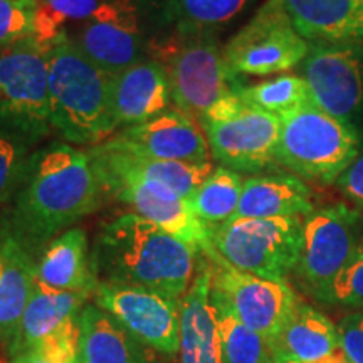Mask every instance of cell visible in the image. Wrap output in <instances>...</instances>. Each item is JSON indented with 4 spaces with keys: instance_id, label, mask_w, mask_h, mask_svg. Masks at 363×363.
<instances>
[{
    "instance_id": "cell-19",
    "label": "cell",
    "mask_w": 363,
    "mask_h": 363,
    "mask_svg": "<svg viewBox=\"0 0 363 363\" xmlns=\"http://www.w3.org/2000/svg\"><path fill=\"white\" fill-rule=\"evenodd\" d=\"M174 108L167 69L143 59L111 76V116L115 130H123L160 116Z\"/></svg>"
},
{
    "instance_id": "cell-15",
    "label": "cell",
    "mask_w": 363,
    "mask_h": 363,
    "mask_svg": "<svg viewBox=\"0 0 363 363\" xmlns=\"http://www.w3.org/2000/svg\"><path fill=\"white\" fill-rule=\"evenodd\" d=\"M94 305L115 318L140 343L167 357L180 350L182 299L136 286L98 283Z\"/></svg>"
},
{
    "instance_id": "cell-18",
    "label": "cell",
    "mask_w": 363,
    "mask_h": 363,
    "mask_svg": "<svg viewBox=\"0 0 363 363\" xmlns=\"http://www.w3.org/2000/svg\"><path fill=\"white\" fill-rule=\"evenodd\" d=\"M39 254L27 244L9 214L0 216V343L12 347L21 318L38 281Z\"/></svg>"
},
{
    "instance_id": "cell-27",
    "label": "cell",
    "mask_w": 363,
    "mask_h": 363,
    "mask_svg": "<svg viewBox=\"0 0 363 363\" xmlns=\"http://www.w3.org/2000/svg\"><path fill=\"white\" fill-rule=\"evenodd\" d=\"M252 0H169L167 21L180 34H214L246 11Z\"/></svg>"
},
{
    "instance_id": "cell-9",
    "label": "cell",
    "mask_w": 363,
    "mask_h": 363,
    "mask_svg": "<svg viewBox=\"0 0 363 363\" xmlns=\"http://www.w3.org/2000/svg\"><path fill=\"white\" fill-rule=\"evenodd\" d=\"M310 43L294 29L281 0H266L233 39L224 45V57L234 72L271 76L299 66Z\"/></svg>"
},
{
    "instance_id": "cell-7",
    "label": "cell",
    "mask_w": 363,
    "mask_h": 363,
    "mask_svg": "<svg viewBox=\"0 0 363 363\" xmlns=\"http://www.w3.org/2000/svg\"><path fill=\"white\" fill-rule=\"evenodd\" d=\"M208 230L217 256L235 269L276 281H286L296 269L303 246V217H233Z\"/></svg>"
},
{
    "instance_id": "cell-23",
    "label": "cell",
    "mask_w": 363,
    "mask_h": 363,
    "mask_svg": "<svg viewBox=\"0 0 363 363\" xmlns=\"http://www.w3.org/2000/svg\"><path fill=\"white\" fill-rule=\"evenodd\" d=\"M308 43L363 44V0H281Z\"/></svg>"
},
{
    "instance_id": "cell-32",
    "label": "cell",
    "mask_w": 363,
    "mask_h": 363,
    "mask_svg": "<svg viewBox=\"0 0 363 363\" xmlns=\"http://www.w3.org/2000/svg\"><path fill=\"white\" fill-rule=\"evenodd\" d=\"M38 0H0V51L30 39Z\"/></svg>"
},
{
    "instance_id": "cell-12",
    "label": "cell",
    "mask_w": 363,
    "mask_h": 363,
    "mask_svg": "<svg viewBox=\"0 0 363 363\" xmlns=\"http://www.w3.org/2000/svg\"><path fill=\"white\" fill-rule=\"evenodd\" d=\"M212 272V294L238 320L271 342L291 318L299 298L286 281L261 278L227 264L216 251L207 254Z\"/></svg>"
},
{
    "instance_id": "cell-28",
    "label": "cell",
    "mask_w": 363,
    "mask_h": 363,
    "mask_svg": "<svg viewBox=\"0 0 363 363\" xmlns=\"http://www.w3.org/2000/svg\"><path fill=\"white\" fill-rule=\"evenodd\" d=\"M242 185L244 177L238 172L216 167L189 201L194 214L208 227L230 220L238 212Z\"/></svg>"
},
{
    "instance_id": "cell-34",
    "label": "cell",
    "mask_w": 363,
    "mask_h": 363,
    "mask_svg": "<svg viewBox=\"0 0 363 363\" xmlns=\"http://www.w3.org/2000/svg\"><path fill=\"white\" fill-rule=\"evenodd\" d=\"M337 330L340 350L348 363H363V310L345 316Z\"/></svg>"
},
{
    "instance_id": "cell-21",
    "label": "cell",
    "mask_w": 363,
    "mask_h": 363,
    "mask_svg": "<svg viewBox=\"0 0 363 363\" xmlns=\"http://www.w3.org/2000/svg\"><path fill=\"white\" fill-rule=\"evenodd\" d=\"M86 152H88L93 165L98 169L118 172V174L133 177V179L162 185L185 201H190L194 197L202 182L214 170L212 162L189 163L155 160V158H147L123 152V150L111 148L106 143L89 147Z\"/></svg>"
},
{
    "instance_id": "cell-36",
    "label": "cell",
    "mask_w": 363,
    "mask_h": 363,
    "mask_svg": "<svg viewBox=\"0 0 363 363\" xmlns=\"http://www.w3.org/2000/svg\"><path fill=\"white\" fill-rule=\"evenodd\" d=\"M45 7H49L67 22L88 21L104 0H39Z\"/></svg>"
},
{
    "instance_id": "cell-33",
    "label": "cell",
    "mask_w": 363,
    "mask_h": 363,
    "mask_svg": "<svg viewBox=\"0 0 363 363\" xmlns=\"http://www.w3.org/2000/svg\"><path fill=\"white\" fill-rule=\"evenodd\" d=\"M30 145L0 133V206L12 202L30 157Z\"/></svg>"
},
{
    "instance_id": "cell-22",
    "label": "cell",
    "mask_w": 363,
    "mask_h": 363,
    "mask_svg": "<svg viewBox=\"0 0 363 363\" xmlns=\"http://www.w3.org/2000/svg\"><path fill=\"white\" fill-rule=\"evenodd\" d=\"M315 208L313 190L305 180L288 172H272L244 179L242 194L234 217H306Z\"/></svg>"
},
{
    "instance_id": "cell-30",
    "label": "cell",
    "mask_w": 363,
    "mask_h": 363,
    "mask_svg": "<svg viewBox=\"0 0 363 363\" xmlns=\"http://www.w3.org/2000/svg\"><path fill=\"white\" fill-rule=\"evenodd\" d=\"M240 98L247 104L278 116L311 101L306 81L298 74H279L261 83L246 84L240 91Z\"/></svg>"
},
{
    "instance_id": "cell-39",
    "label": "cell",
    "mask_w": 363,
    "mask_h": 363,
    "mask_svg": "<svg viewBox=\"0 0 363 363\" xmlns=\"http://www.w3.org/2000/svg\"><path fill=\"white\" fill-rule=\"evenodd\" d=\"M267 363H286V362H281V360H278V358L271 357V360H269V362H267Z\"/></svg>"
},
{
    "instance_id": "cell-2",
    "label": "cell",
    "mask_w": 363,
    "mask_h": 363,
    "mask_svg": "<svg viewBox=\"0 0 363 363\" xmlns=\"http://www.w3.org/2000/svg\"><path fill=\"white\" fill-rule=\"evenodd\" d=\"M202 256L142 216L128 212L99 227L91 262L98 283L136 286L182 299Z\"/></svg>"
},
{
    "instance_id": "cell-37",
    "label": "cell",
    "mask_w": 363,
    "mask_h": 363,
    "mask_svg": "<svg viewBox=\"0 0 363 363\" xmlns=\"http://www.w3.org/2000/svg\"><path fill=\"white\" fill-rule=\"evenodd\" d=\"M11 363H59V362L49 360V358L39 355V353L35 352H24V353H19V355L12 357Z\"/></svg>"
},
{
    "instance_id": "cell-31",
    "label": "cell",
    "mask_w": 363,
    "mask_h": 363,
    "mask_svg": "<svg viewBox=\"0 0 363 363\" xmlns=\"http://www.w3.org/2000/svg\"><path fill=\"white\" fill-rule=\"evenodd\" d=\"M315 298L326 305L363 308V240L337 278Z\"/></svg>"
},
{
    "instance_id": "cell-10",
    "label": "cell",
    "mask_w": 363,
    "mask_h": 363,
    "mask_svg": "<svg viewBox=\"0 0 363 363\" xmlns=\"http://www.w3.org/2000/svg\"><path fill=\"white\" fill-rule=\"evenodd\" d=\"M362 214L347 203L318 207L303 217V246L294 272L318 296L347 266L362 242Z\"/></svg>"
},
{
    "instance_id": "cell-25",
    "label": "cell",
    "mask_w": 363,
    "mask_h": 363,
    "mask_svg": "<svg viewBox=\"0 0 363 363\" xmlns=\"http://www.w3.org/2000/svg\"><path fill=\"white\" fill-rule=\"evenodd\" d=\"M38 283L93 296L98 279L91 262L88 235L81 227L65 230L43 249L38 259Z\"/></svg>"
},
{
    "instance_id": "cell-40",
    "label": "cell",
    "mask_w": 363,
    "mask_h": 363,
    "mask_svg": "<svg viewBox=\"0 0 363 363\" xmlns=\"http://www.w3.org/2000/svg\"><path fill=\"white\" fill-rule=\"evenodd\" d=\"M362 240H363V238H362Z\"/></svg>"
},
{
    "instance_id": "cell-24",
    "label": "cell",
    "mask_w": 363,
    "mask_h": 363,
    "mask_svg": "<svg viewBox=\"0 0 363 363\" xmlns=\"http://www.w3.org/2000/svg\"><path fill=\"white\" fill-rule=\"evenodd\" d=\"M269 348L281 362L320 363L340 350L337 325L316 308L299 301Z\"/></svg>"
},
{
    "instance_id": "cell-5",
    "label": "cell",
    "mask_w": 363,
    "mask_h": 363,
    "mask_svg": "<svg viewBox=\"0 0 363 363\" xmlns=\"http://www.w3.org/2000/svg\"><path fill=\"white\" fill-rule=\"evenodd\" d=\"M278 163L301 180L331 185L362 153L360 128L308 101L281 115Z\"/></svg>"
},
{
    "instance_id": "cell-20",
    "label": "cell",
    "mask_w": 363,
    "mask_h": 363,
    "mask_svg": "<svg viewBox=\"0 0 363 363\" xmlns=\"http://www.w3.org/2000/svg\"><path fill=\"white\" fill-rule=\"evenodd\" d=\"M211 289V264L203 256L201 269L182 298L180 363H224Z\"/></svg>"
},
{
    "instance_id": "cell-8",
    "label": "cell",
    "mask_w": 363,
    "mask_h": 363,
    "mask_svg": "<svg viewBox=\"0 0 363 363\" xmlns=\"http://www.w3.org/2000/svg\"><path fill=\"white\" fill-rule=\"evenodd\" d=\"M52 130L49 52L30 39L0 51V133L33 145Z\"/></svg>"
},
{
    "instance_id": "cell-14",
    "label": "cell",
    "mask_w": 363,
    "mask_h": 363,
    "mask_svg": "<svg viewBox=\"0 0 363 363\" xmlns=\"http://www.w3.org/2000/svg\"><path fill=\"white\" fill-rule=\"evenodd\" d=\"M145 0H104L81 24L72 43L108 74L147 59L150 35L143 21Z\"/></svg>"
},
{
    "instance_id": "cell-11",
    "label": "cell",
    "mask_w": 363,
    "mask_h": 363,
    "mask_svg": "<svg viewBox=\"0 0 363 363\" xmlns=\"http://www.w3.org/2000/svg\"><path fill=\"white\" fill-rule=\"evenodd\" d=\"M89 296V293L62 291L35 281L9 353L16 357L35 352L59 363H78L79 316Z\"/></svg>"
},
{
    "instance_id": "cell-3",
    "label": "cell",
    "mask_w": 363,
    "mask_h": 363,
    "mask_svg": "<svg viewBox=\"0 0 363 363\" xmlns=\"http://www.w3.org/2000/svg\"><path fill=\"white\" fill-rule=\"evenodd\" d=\"M52 128L69 143L96 147L116 133L111 116V74L89 61L72 39L49 52Z\"/></svg>"
},
{
    "instance_id": "cell-6",
    "label": "cell",
    "mask_w": 363,
    "mask_h": 363,
    "mask_svg": "<svg viewBox=\"0 0 363 363\" xmlns=\"http://www.w3.org/2000/svg\"><path fill=\"white\" fill-rule=\"evenodd\" d=\"M208 150L220 167L238 174L283 172L278 163L281 118L247 104L240 94L212 108L201 120Z\"/></svg>"
},
{
    "instance_id": "cell-4",
    "label": "cell",
    "mask_w": 363,
    "mask_h": 363,
    "mask_svg": "<svg viewBox=\"0 0 363 363\" xmlns=\"http://www.w3.org/2000/svg\"><path fill=\"white\" fill-rule=\"evenodd\" d=\"M147 57L167 69L174 106L201 123L212 108L240 94L246 86L233 71L214 34H155L148 43Z\"/></svg>"
},
{
    "instance_id": "cell-16",
    "label": "cell",
    "mask_w": 363,
    "mask_h": 363,
    "mask_svg": "<svg viewBox=\"0 0 363 363\" xmlns=\"http://www.w3.org/2000/svg\"><path fill=\"white\" fill-rule=\"evenodd\" d=\"M94 170L106 195L130 206L135 214L142 216L143 219L158 225L182 242L197 249L203 256L214 251L208 225L194 214L189 201L162 185L98 167H94Z\"/></svg>"
},
{
    "instance_id": "cell-13",
    "label": "cell",
    "mask_w": 363,
    "mask_h": 363,
    "mask_svg": "<svg viewBox=\"0 0 363 363\" xmlns=\"http://www.w3.org/2000/svg\"><path fill=\"white\" fill-rule=\"evenodd\" d=\"M313 104L360 128L363 118V44L310 43L301 62Z\"/></svg>"
},
{
    "instance_id": "cell-35",
    "label": "cell",
    "mask_w": 363,
    "mask_h": 363,
    "mask_svg": "<svg viewBox=\"0 0 363 363\" xmlns=\"http://www.w3.org/2000/svg\"><path fill=\"white\" fill-rule=\"evenodd\" d=\"M337 189L357 211H363V153L335 182Z\"/></svg>"
},
{
    "instance_id": "cell-17",
    "label": "cell",
    "mask_w": 363,
    "mask_h": 363,
    "mask_svg": "<svg viewBox=\"0 0 363 363\" xmlns=\"http://www.w3.org/2000/svg\"><path fill=\"white\" fill-rule=\"evenodd\" d=\"M103 143L155 160L211 162V150L201 125L175 106L153 120L120 130Z\"/></svg>"
},
{
    "instance_id": "cell-26",
    "label": "cell",
    "mask_w": 363,
    "mask_h": 363,
    "mask_svg": "<svg viewBox=\"0 0 363 363\" xmlns=\"http://www.w3.org/2000/svg\"><path fill=\"white\" fill-rule=\"evenodd\" d=\"M78 363H150L143 343L96 305L79 316Z\"/></svg>"
},
{
    "instance_id": "cell-1",
    "label": "cell",
    "mask_w": 363,
    "mask_h": 363,
    "mask_svg": "<svg viewBox=\"0 0 363 363\" xmlns=\"http://www.w3.org/2000/svg\"><path fill=\"white\" fill-rule=\"evenodd\" d=\"M104 192L88 152L52 143L30 153L7 212L35 252L103 206Z\"/></svg>"
},
{
    "instance_id": "cell-38",
    "label": "cell",
    "mask_w": 363,
    "mask_h": 363,
    "mask_svg": "<svg viewBox=\"0 0 363 363\" xmlns=\"http://www.w3.org/2000/svg\"><path fill=\"white\" fill-rule=\"evenodd\" d=\"M320 363H348V360H347V357L343 355V352L338 350L335 355H331L330 358H326V360L320 362Z\"/></svg>"
},
{
    "instance_id": "cell-29",
    "label": "cell",
    "mask_w": 363,
    "mask_h": 363,
    "mask_svg": "<svg viewBox=\"0 0 363 363\" xmlns=\"http://www.w3.org/2000/svg\"><path fill=\"white\" fill-rule=\"evenodd\" d=\"M212 305L216 308L217 328H219L222 357L224 363H267L271 360L269 342L259 333L249 328L234 316L219 298L212 294Z\"/></svg>"
}]
</instances>
